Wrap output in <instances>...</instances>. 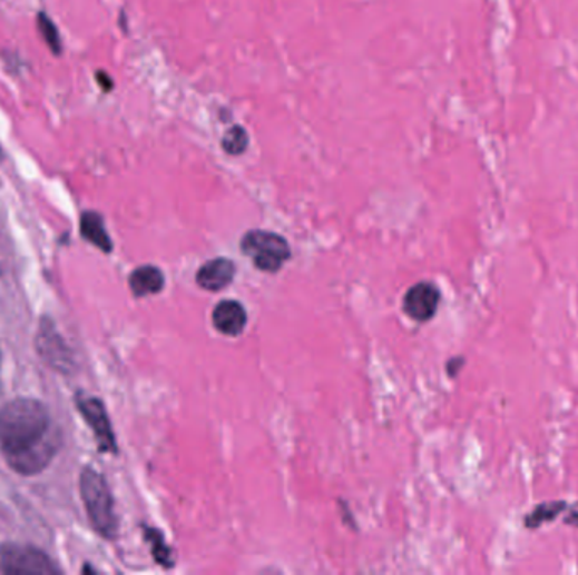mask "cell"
I'll list each match as a JSON object with an SVG mask.
<instances>
[{
	"label": "cell",
	"mask_w": 578,
	"mask_h": 575,
	"mask_svg": "<svg viewBox=\"0 0 578 575\" xmlns=\"http://www.w3.org/2000/svg\"><path fill=\"white\" fill-rule=\"evenodd\" d=\"M63 437L51 426L50 412L35 398H16L0 407V449L11 469L35 476L50 466Z\"/></svg>",
	"instance_id": "cell-1"
},
{
	"label": "cell",
	"mask_w": 578,
	"mask_h": 575,
	"mask_svg": "<svg viewBox=\"0 0 578 575\" xmlns=\"http://www.w3.org/2000/svg\"><path fill=\"white\" fill-rule=\"evenodd\" d=\"M80 492L95 532L109 541L116 538L119 522H117L112 493H110L106 478L94 467H85L80 476Z\"/></svg>",
	"instance_id": "cell-2"
},
{
	"label": "cell",
	"mask_w": 578,
	"mask_h": 575,
	"mask_svg": "<svg viewBox=\"0 0 578 575\" xmlns=\"http://www.w3.org/2000/svg\"><path fill=\"white\" fill-rule=\"evenodd\" d=\"M241 250L253 260L257 270L267 274L280 272L281 267L292 258V247L286 238L267 230L247 231L241 240Z\"/></svg>",
	"instance_id": "cell-3"
},
{
	"label": "cell",
	"mask_w": 578,
	"mask_h": 575,
	"mask_svg": "<svg viewBox=\"0 0 578 575\" xmlns=\"http://www.w3.org/2000/svg\"><path fill=\"white\" fill-rule=\"evenodd\" d=\"M0 574L55 575L61 574L45 552L31 545L6 544L0 547Z\"/></svg>",
	"instance_id": "cell-4"
},
{
	"label": "cell",
	"mask_w": 578,
	"mask_h": 575,
	"mask_svg": "<svg viewBox=\"0 0 578 575\" xmlns=\"http://www.w3.org/2000/svg\"><path fill=\"white\" fill-rule=\"evenodd\" d=\"M36 351L51 368L60 371V374L68 375L74 371V353L68 348L67 341L50 318L42 319L41 325H39L38 336H36Z\"/></svg>",
	"instance_id": "cell-5"
},
{
	"label": "cell",
	"mask_w": 578,
	"mask_h": 575,
	"mask_svg": "<svg viewBox=\"0 0 578 575\" xmlns=\"http://www.w3.org/2000/svg\"><path fill=\"white\" fill-rule=\"evenodd\" d=\"M78 412L84 417L85 423L90 426L95 439L99 443L100 450L104 453H117L116 434H114L112 424H110L109 415H107L106 405L100 398L91 397V395L77 394L75 398Z\"/></svg>",
	"instance_id": "cell-6"
},
{
	"label": "cell",
	"mask_w": 578,
	"mask_h": 575,
	"mask_svg": "<svg viewBox=\"0 0 578 575\" xmlns=\"http://www.w3.org/2000/svg\"><path fill=\"white\" fill-rule=\"evenodd\" d=\"M440 300L442 293L435 284L418 282L404 296L403 309L413 321L427 323L435 316Z\"/></svg>",
	"instance_id": "cell-7"
},
{
	"label": "cell",
	"mask_w": 578,
	"mask_h": 575,
	"mask_svg": "<svg viewBox=\"0 0 578 575\" xmlns=\"http://www.w3.org/2000/svg\"><path fill=\"white\" fill-rule=\"evenodd\" d=\"M235 272L237 269H235L234 261L224 257L214 258V260L205 261L204 266L198 269L197 284L208 293H218L231 286Z\"/></svg>",
	"instance_id": "cell-8"
},
{
	"label": "cell",
	"mask_w": 578,
	"mask_h": 575,
	"mask_svg": "<svg viewBox=\"0 0 578 575\" xmlns=\"http://www.w3.org/2000/svg\"><path fill=\"white\" fill-rule=\"evenodd\" d=\"M214 328L224 336H238L246 329L247 313L237 300H222L212 313Z\"/></svg>",
	"instance_id": "cell-9"
},
{
	"label": "cell",
	"mask_w": 578,
	"mask_h": 575,
	"mask_svg": "<svg viewBox=\"0 0 578 575\" xmlns=\"http://www.w3.org/2000/svg\"><path fill=\"white\" fill-rule=\"evenodd\" d=\"M130 293L136 297L155 296L165 289V274L156 266H143L129 277Z\"/></svg>",
	"instance_id": "cell-10"
},
{
	"label": "cell",
	"mask_w": 578,
	"mask_h": 575,
	"mask_svg": "<svg viewBox=\"0 0 578 575\" xmlns=\"http://www.w3.org/2000/svg\"><path fill=\"white\" fill-rule=\"evenodd\" d=\"M80 230L85 240L90 241L95 247L100 248L106 254L112 251V240H110L104 218L99 214L87 211V214L81 215Z\"/></svg>",
	"instance_id": "cell-11"
},
{
	"label": "cell",
	"mask_w": 578,
	"mask_h": 575,
	"mask_svg": "<svg viewBox=\"0 0 578 575\" xmlns=\"http://www.w3.org/2000/svg\"><path fill=\"white\" fill-rule=\"evenodd\" d=\"M568 503L565 499H555V502H545L535 506L528 515L522 518V525L528 531H538L548 523H553L567 512Z\"/></svg>",
	"instance_id": "cell-12"
},
{
	"label": "cell",
	"mask_w": 578,
	"mask_h": 575,
	"mask_svg": "<svg viewBox=\"0 0 578 575\" xmlns=\"http://www.w3.org/2000/svg\"><path fill=\"white\" fill-rule=\"evenodd\" d=\"M221 146L227 156H243L249 147V133L243 126H232L222 137Z\"/></svg>",
	"instance_id": "cell-13"
},
{
	"label": "cell",
	"mask_w": 578,
	"mask_h": 575,
	"mask_svg": "<svg viewBox=\"0 0 578 575\" xmlns=\"http://www.w3.org/2000/svg\"><path fill=\"white\" fill-rule=\"evenodd\" d=\"M144 534H146V541L151 544L153 557H155V561L158 562L159 565H163V567H173L175 561H173L172 548L166 544L161 532L146 527L144 528Z\"/></svg>",
	"instance_id": "cell-14"
},
{
	"label": "cell",
	"mask_w": 578,
	"mask_h": 575,
	"mask_svg": "<svg viewBox=\"0 0 578 575\" xmlns=\"http://www.w3.org/2000/svg\"><path fill=\"white\" fill-rule=\"evenodd\" d=\"M38 28L41 32L42 39L46 44L50 46L51 51L60 54L61 52V38L58 34L57 26L53 24L50 18H46V14H38Z\"/></svg>",
	"instance_id": "cell-15"
},
{
	"label": "cell",
	"mask_w": 578,
	"mask_h": 575,
	"mask_svg": "<svg viewBox=\"0 0 578 575\" xmlns=\"http://www.w3.org/2000/svg\"><path fill=\"white\" fill-rule=\"evenodd\" d=\"M564 523L565 525H568V527L578 528V503H574V505L568 503V508L564 516Z\"/></svg>",
	"instance_id": "cell-16"
},
{
	"label": "cell",
	"mask_w": 578,
	"mask_h": 575,
	"mask_svg": "<svg viewBox=\"0 0 578 575\" xmlns=\"http://www.w3.org/2000/svg\"><path fill=\"white\" fill-rule=\"evenodd\" d=\"M463 366H466V358H463V356H457V358H452L447 363V374H449V377H457V374H460Z\"/></svg>",
	"instance_id": "cell-17"
},
{
	"label": "cell",
	"mask_w": 578,
	"mask_h": 575,
	"mask_svg": "<svg viewBox=\"0 0 578 575\" xmlns=\"http://www.w3.org/2000/svg\"><path fill=\"white\" fill-rule=\"evenodd\" d=\"M97 80L100 81V85H102L104 90L109 91L110 88H112V80H110V78L107 77L106 73L97 75Z\"/></svg>",
	"instance_id": "cell-18"
}]
</instances>
